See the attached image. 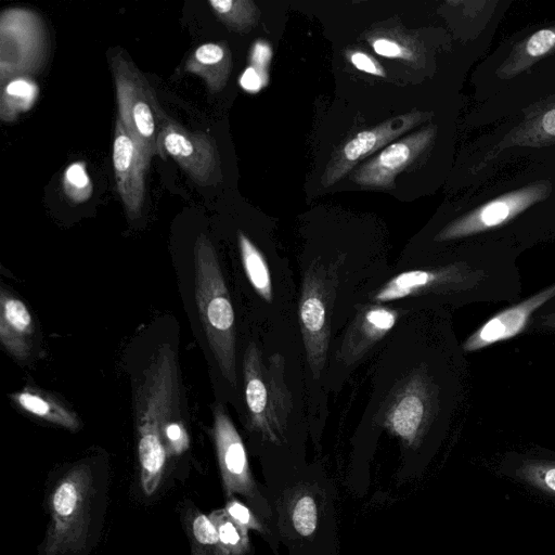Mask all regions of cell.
I'll return each instance as SVG.
<instances>
[{
	"mask_svg": "<svg viewBox=\"0 0 555 555\" xmlns=\"http://www.w3.org/2000/svg\"><path fill=\"white\" fill-rule=\"evenodd\" d=\"M467 191L434 234L438 246L495 245L520 256L555 241V157L515 166Z\"/></svg>",
	"mask_w": 555,
	"mask_h": 555,
	"instance_id": "cell-1",
	"label": "cell"
},
{
	"mask_svg": "<svg viewBox=\"0 0 555 555\" xmlns=\"http://www.w3.org/2000/svg\"><path fill=\"white\" fill-rule=\"evenodd\" d=\"M466 122L477 131L457 165V182L467 190L515 166L555 157V62L477 103Z\"/></svg>",
	"mask_w": 555,
	"mask_h": 555,
	"instance_id": "cell-2",
	"label": "cell"
},
{
	"mask_svg": "<svg viewBox=\"0 0 555 555\" xmlns=\"http://www.w3.org/2000/svg\"><path fill=\"white\" fill-rule=\"evenodd\" d=\"M515 253L495 245L452 247L428 267L408 270L382 284L373 304L421 297L438 308L516 301L522 289Z\"/></svg>",
	"mask_w": 555,
	"mask_h": 555,
	"instance_id": "cell-3",
	"label": "cell"
},
{
	"mask_svg": "<svg viewBox=\"0 0 555 555\" xmlns=\"http://www.w3.org/2000/svg\"><path fill=\"white\" fill-rule=\"evenodd\" d=\"M108 481L90 461L69 465L47 493L49 522L39 555H89L103 526Z\"/></svg>",
	"mask_w": 555,
	"mask_h": 555,
	"instance_id": "cell-4",
	"label": "cell"
},
{
	"mask_svg": "<svg viewBox=\"0 0 555 555\" xmlns=\"http://www.w3.org/2000/svg\"><path fill=\"white\" fill-rule=\"evenodd\" d=\"M464 359L438 375L423 366L395 389L384 412L383 423L408 446H417L440 416H451L460 402L465 373Z\"/></svg>",
	"mask_w": 555,
	"mask_h": 555,
	"instance_id": "cell-5",
	"label": "cell"
},
{
	"mask_svg": "<svg viewBox=\"0 0 555 555\" xmlns=\"http://www.w3.org/2000/svg\"><path fill=\"white\" fill-rule=\"evenodd\" d=\"M195 302L209 347L224 379L237 386L235 313L216 249L201 233L194 244Z\"/></svg>",
	"mask_w": 555,
	"mask_h": 555,
	"instance_id": "cell-6",
	"label": "cell"
},
{
	"mask_svg": "<svg viewBox=\"0 0 555 555\" xmlns=\"http://www.w3.org/2000/svg\"><path fill=\"white\" fill-rule=\"evenodd\" d=\"M553 62L555 17L517 29L502 39L475 68L472 81L477 103Z\"/></svg>",
	"mask_w": 555,
	"mask_h": 555,
	"instance_id": "cell-7",
	"label": "cell"
},
{
	"mask_svg": "<svg viewBox=\"0 0 555 555\" xmlns=\"http://www.w3.org/2000/svg\"><path fill=\"white\" fill-rule=\"evenodd\" d=\"M244 391L250 427L264 439L279 443L284 439L294 400L285 379V359L276 352L264 358L249 343L243 360Z\"/></svg>",
	"mask_w": 555,
	"mask_h": 555,
	"instance_id": "cell-8",
	"label": "cell"
},
{
	"mask_svg": "<svg viewBox=\"0 0 555 555\" xmlns=\"http://www.w3.org/2000/svg\"><path fill=\"white\" fill-rule=\"evenodd\" d=\"M109 64L115 83L117 117L150 166L152 157L158 156V135L169 117L146 77L122 51L114 53Z\"/></svg>",
	"mask_w": 555,
	"mask_h": 555,
	"instance_id": "cell-9",
	"label": "cell"
},
{
	"mask_svg": "<svg viewBox=\"0 0 555 555\" xmlns=\"http://www.w3.org/2000/svg\"><path fill=\"white\" fill-rule=\"evenodd\" d=\"M337 285V262L323 263L318 259L304 273L298 319L307 361L314 378L320 377L327 360Z\"/></svg>",
	"mask_w": 555,
	"mask_h": 555,
	"instance_id": "cell-10",
	"label": "cell"
},
{
	"mask_svg": "<svg viewBox=\"0 0 555 555\" xmlns=\"http://www.w3.org/2000/svg\"><path fill=\"white\" fill-rule=\"evenodd\" d=\"M50 53L42 17L28 8H8L0 15V87L40 73Z\"/></svg>",
	"mask_w": 555,
	"mask_h": 555,
	"instance_id": "cell-11",
	"label": "cell"
},
{
	"mask_svg": "<svg viewBox=\"0 0 555 555\" xmlns=\"http://www.w3.org/2000/svg\"><path fill=\"white\" fill-rule=\"evenodd\" d=\"M212 437L227 498L240 494L255 512L268 517L269 505L253 478L244 442L220 404L214 409Z\"/></svg>",
	"mask_w": 555,
	"mask_h": 555,
	"instance_id": "cell-12",
	"label": "cell"
},
{
	"mask_svg": "<svg viewBox=\"0 0 555 555\" xmlns=\"http://www.w3.org/2000/svg\"><path fill=\"white\" fill-rule=\"evenodd\" d=\"M158 157H171L201 186L221 180L220 157L212 138L168 118L158 135Z\"/></svg>",
	"mask_w": 555,
	"mask_h": 555,
	"instance_id": "cell-13",
	"label": "cell"
},
{
	"mask_svg": "<svg viewBox=\"0 0 555 555\" xmlns=\"http://www.w3.org/2000/svg\"><path fill=\"white\" fill-rule=\"evenodd\" d=\"M434 112L413 109L362 130L349 139L328 163L322 185L328 188L351 171L362 159L396 141L421 122L431 119Z\"/></svg>",
	"mask_w": 555,
	"mask_h": 555,
	"instance_id": "cell-14",
	"label": "cell"
},
{
	"mask_svg": "<svg viewBox=\"0 0 555 555\" xmlns=\"http://www.w3.org/2000/svg\"><path fill=\"white\" fill-rule=\"evenodd\" d=\"M439 133V125L431 122L397 139L359 167L353 173V181L365 188L392 189L397 176L431 149Z\"/></svg>",
	"mask_w": 555,
	"mask_h": 555,
	"instance_id": "cell-15",
	"label": "cell"
},
{
	"mask_svg": "<svg viewBox=\"0 0 555 555\" xmlns=\"http://www.w3.org/2000/svg\"><path fill=\"white\" fill-rule=\"evenodd\" d=\"M555 298V282L491 315L462 343L464 354L509 340L529 328L532 318Z\"/></svg>",
	"mask_w": 555,
	"mask_h": 555,
	"instance_id": "cell-16",
	"label": "cell"
},
{
	"mask_svg": "<svg viewBox=\"0 0 555 555\" xmlns=\"http://www.w3.org/2000/svg\"><path fill=\"white\" fill-rule=\"evenodd\" d=\"M112 159L125 210L130 219H137L141 216L145 198V175L150 166L118 117L114 128Z\"/></svg>",
	"mask_w": 555,
	"mask_h": 555,
	"instance_id": "cell-17",
	"label": "cell"
},
{
	"mask_svg": "<svg viewBox=\"0 0 555 555\" xmlns=\"http://www.w3.org/2000/svg\"><path fill=\"white\" fill-rule=\"evenodd\" d=\"M399 310L379 304L361 306L348 326L336 360L351 365L361 360L395 327Z\"/></svg>",
	"mask_w": 555,
	"mask_h": 555,
	"instance_id": "cell-18",
	"label": "cell"
},
{
	"mask_svg": "<svg viewBox=\"0 0 555 555\" xmlns=\"http://www.w3.org/2000/svg\"><path fill=\"white\" fill-rule=\"evenodd\" d=\"M34 334L33 317L27 306L7 292L0 293V341L15 359L25 360L30 353Z\"/></svg>",
	"mask_w": 555,
	"mask_h": 555,
	"instance_id": "cell-19",
	"label": "cell"
},
{
	"mask_svg": "<svg viewBox=\"0 0 555 555\" xmlns=\"http://www.w3.org/2000/svg\"><path fill=\"white\" fill-rule=\"evenodd\" d=\"M232 68L231 51L225 42L198 46L185 62V70L202 78L211 92L221 91Z\"/></svg>",
	"mask_w": 555,
	"mask_h": 555,
	"instance_id": "cell-20",
	"label": "cell"
},
{
	"mask_svg": "<svg viewBox=\"0 0 555 555\" xmlns=\"http://www.w3.org/2000/svg\"><path fill=\"white\" fill-rule=\"evenodd\" d=\"M9 397L23 411L40 420L68 430L75 431L80 428V420L74 411L47 392L24 388L10 393Z\"/></svg>",
	"mask_w": 555,
	"mask_h": 555,
	"instance_id": "cell-21",
	"label": "cell"
},
{
	"mask_svg": "<svg viewBox=\"0 0 555 555\" xmlns=\"http://www.w3.org/2000/svg\"><path fill=\"white\" fill-rule=\"evenodd\" d=\"M240 256L246 278L256 295L269 306L275 299L272 270L264 254L242 231L237 232Z\"/></svg>",
	"mask_w": 555,
	"mask_h": 555,
	"instance_id": "cell-22",
	"label": "cell"
},
{
	"mask_svg": "<svg viewBox=\"0 0 555 555\" xmlns=\"http://www.w3.org/2000/svg\"><path fill=\"white\" fill-rule=\"evenodd\" d=\"M1 88L0 117L4 122H12L35 104L38 85L29 77L10 80Z\"/></svg>",
	"mask_w": 555,
	"mask_h": 555,
	"instance_id": "cell-23",
	"label": "cell"
},
{
	"mask_svg": "<svg viewBox=\"0 0 555 555\" xmlns=\"http://www.w3.org/2000/svg\"><path fill=\"white\" fill-rule=\"evenodd\" d=\"M218 534L217 555H248L250 542L248 530L236 524L224 508L208 515Z\"/></svg>",
	"mask_w": 555,
	"mask_h": 555,
	"instance_id": "cell-24",
	"label": "cell"
},
{
	"mask_svg": "<svg viewBox=\"0 0 555 555\" xmlns=\"http://www.w3.org/2000/svg\"><path fill=\"white\" fill-rule=\"evenodd\" d=\"M183 524L192 555H217L218 534L208 515L189 506L184 511Z\"/></svg>",
	"mask_w": 555,
	"mask_h": 555,
	"instance_id": "cell-25",
	"label": "cell"
},
{
	"mask_svg": "<svg viewBox=\"0 0 555 555\" xmlns=\"http://www.w3.org/2000/svg\"><path fill=\"white\" fill-rule=\"evenodd\" d=\"M212 12L230 29L245 33L258 21L259 10L251 0H209Z\"/></svg>",
	"mask_w": 555,
	"mask_h": 555,
	"instance_id": "cell-26",
	"label": "cell"
},
{
	"mask_svg": "<svg viewBox=\"0 0 555 555\" xmlns=\"http://www.w3.org/2000/svg\"><path fill=\"white\" fill-rule=\"evenodd\" d=\"M63 189L67 198L75 204L83 203L91 196L93 186L83 162L67 166L63 176Z\"/></svg>",
	"mask_w": 555,
	"mask_h": 555,
	"instance_id": "cell-27",
	"label": "cell"
},
{
	"mask_svg": "<svg viewBox=\"0 0 555 555\" xmlns=\"http://www.w3.org/2000/svg\"><path fill=\"white\" fill-rule=\"evenodd\" d=\"M521 475L547 492L555 493V461L531 460L521 466Z\"/></svg>",
	"mask_w": 555,
	"mask_h": 555,
	"instance_id": "cell-28",
	"label": "cell"
},
{
	"mask_svg": "<svg viewBox=\"0 0 555 555\" xmlns=\"http://www.w3.org/2000/svg\"><path fill=\"white\" fill-rule=\"evenodd\" d=\"M371 46L375 53L383 57L408 62L417 61L418 59V53H415L410 44L389 36H376L371 40Z\"/></svg>",
	"mask_w": 555,
	"mask_h": 555,
	"instance_id": "cell-29",
	"label": "cell"
},
{
	"mask_svg": "<svg viewBox=\"0 0 555 555\" xmlns=\"http://www.w3.org/2000/svg\"><path fill=\"white\" fill-rule=\"evenodd\" d=\"M224 509L229 516L243 528L259 532L266 531L261 520L254 511L234 496L228 498Z\"/></svg>",
	"mask_w": 555,
	"mask_h": 555,
	"instance_id": "cell-30",
	"label": "cell"
},
{
	"mask_svg": "<svg viewBox=\"0 0 555 555\" xmlns=\"http://www.w3.org/2000/svg\"><path fill=\"white\" fill-rule=\"evenodd\" d=\"M317 507L310 496H302L297 501L293 509L295 528L304 535L310 534L315 529Z\"/></svg>",
	"mask_w": 555,
	"mask_h": 555,
	"instance_id": "cell-31",
	"label": "cell"
},
{
	"mask_svg": "<svg viewBox=\"0 0 555 555\" xmlns=\"http://www.w3.org/2000/svg\"><path fill=\"white\" fill-rule=\"evenodd\" d=\"M272 60V48L266 40L254 42L249 53V65L256 69L262 78L269 81V66Z\"/></svg>",
	"mask_w": 555,
	"mask_h": 555,
	"instance_id": "cell-32",
	"label": "cell"
},
{
	"mask_svg": "<svg viewBox=\"0 0 555 555\" xmlns=\"http://www.w3.org/2000/svg\"><path fill=\"white\" fill-rule=\"evenodd\" d=\"M349 62L360 72L385 78L387 73L383 65L364 51L354 50L347 53Z\"/></svg>",
	"mask_w": 555,
	"mask_h": 555,
	"instance_id": "cell-33",
	"label": "cell"
},
{
	"mask_svg": "<svg viewBox=\"0 0 555 555\" xmlns=\"http://www.w3.org/2000/svg\"><path fill=\"white\" fill-rule=\"evenodd\" d=\"M529 328L533 331L555 332V298L548 301L532 318Z\"/></svg>",
	"mask_w": 555,
	"mask_h": 555,
	"instance_id": "cell-34",
	"label": "cell"
},
{
	"mask_svg": "<svg viewBox=\"0 0 555 555\" xmlns=\"http://www.w3.org/2000/svg\"><path fill=\"white\" fill-rule=\"evenodd\" d=\"M240 85L245 91L249 93H257L264 88L268 82L256 69L248 66L241 75Z\"/></svg>",
	"mask_w": 555,
	"mask_h": 555,
	"instance_id": "cell-35",
	"label": "cell"
}]
</instances>
